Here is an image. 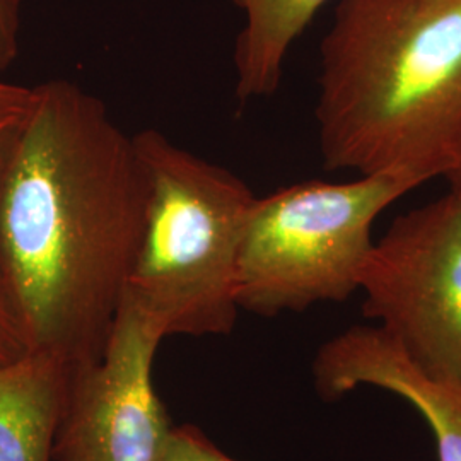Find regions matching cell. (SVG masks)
<instances>
[{
  "label": "cell",
  "instance_id": "ba28073f",
  "mask_svg": "<svg viewBox=\"0 0 461 461\" xmlns=\"http://www.w3.org/2000/svg\"><path fill=\"white\" fill-rule=\"evenodd\" d=\"M70 375L40 352L0 366V461H55Z\"/></svg>",
  "mask_w": 461,
  "mask_h": 461
},
{
  "label": "cell",
  "instance_id": "4fadbf2b",
  "mask_svg": "<svg viewBox=\"0 0 461 461\" xmlns=\"http://www.w3.org/2000/svg\"><path fill=\"white\" fill-rule=\"evenodd\" d=\"M28 352L21 325L0 284V366L14 363Z\"/></svg>",
  "mask_w": 461,
  "mask_h": 461
},
{
  "label": "cell",
  "instance_id": "9c48e42d",
  "mask_svg": "<svg viewBox=\"0 0 461 461\" xmlns=\"http://www.w3.org/2000/svg\"><path fill=\"white\" fill-rule=\"evenodd\" d=\"M245 13L234 45L236 99L272 96L279 89L287 53L330 0H230Z\"/></svg>",
  "mask_w": 461,
  "mask_h": 461
},
{
  "label": "cell",
  "instance_id": "3957f363",
  "mask_svg": "<svg viewBox=\"0 0 461 461\" xmlns=\"http://www.w3.org/2000/svg\"><path fill=\"white\" fill-rule=\"evenodd\" d=\"M148 182L142 241L123 301L165 337L230 335L238 267L257 195L230 169L159 131L133 133Z\"/></svg>",
  "mask_w": 461,
  "mask_h": 461
},
{
  "label": "cell",
  "instance_id": "6da1fadb",
  "mask_svg": "<svg viewBox=\"0 0 461 461\" xmlns=\"http://www.w3.org/2000/svg\"><path fill=\"white\" fill-rule=\"evenodd\" d=\"M133 135L79 84L34 86L0 186V284L30 352L76 369L98 361L146 224Z\"/></svg>",
  "mask_w": 461,
  "mask_h": 461
},
{
  "label": "cell",
  "instance_id": "7c38bea8",
  "mask_svg": "<svg viewBox=\"0 0 461 461\" xmlns=\"http://www.w3.org/2000/svg\"><path fill=\"white\" fill-rule=\"evenodd\" d=\"M23 0H0V76L16 62L21 47Z\"/></svg>",
  "mask_w": 461,
  "mask_h": 461
},
{
  "label": "cell",
  "instance_id": "277c9868",
  "mask_svg": "<svg viewBox=\"0 0 461 461\" xmlns=\"http://www.w3.org/2000/svg\"><path fill=\"white\" fill-rule=\"evenodd\" d=\"M422 185L403 175H366L294 183L257 197L240 253L241 312L301 313L359 293L376 219Z\"/></svg>",
  "mask_w": 461,
  "mask_h": 461
},
{
  "label": "cell",
  "instance_id": "8fae6325",
  "mask_svg": "<svg viewBox=\"0 0 461 461\" xmlns=\"http://www.w3.org/2000/svg\"><path fill=\"white\" fill-rule=\"evenodd\" d=\"M161 461H238L230 458L195 426H175Z\"/></svg>",
  "mask_w": 461,
  "mask_h": 461
},
{
  "label": "cell",
  "instance_id": "5b68a950",
  "mask_svg": "<svg viewBox=\"0 0 461 461\" xmlns=\"http://www.w3.org/2000/svg\"><path fill=\"white\" fill-rule=\"evenodd\" d=\"M363 313L424 376L461 393V190L398 215L364 265Z\"/></svg>",
  "mask_w": 461,
  "mask_h": 461
},
{
  "label": "cell",
  "instance_id": "8992f818",
  "mask_svg": "<svg viewBox=\"0 0 461 461\" xmlns=\"http://www.w3.org/2000/svg\"><path fill=\"white\" fill-rule=\"evenodd\" d=\"M166 337L122 301L98 361L70 375L55 461H161L173 422L152 381Z\"/></svg>",
  "mask_w": 461,
  "mask_h": 461
},
{
  "label": "cell",
  "instance_id": "5bb4252c",
  "mask_svg": "<svg viewBox=\"0 0 461 461\" xmlns=\"http://www.w3.org/2000/svg\"><path fill=\"white\" fill-rule=\"evenodd\" d=\"M446 180L449 183V188H453V190H461V163L458 165V167L451 173V175H447V176H446Z\"/></svg>",
  "mask_w": 461,
  "mask_h": 461
},
{
  "label": "cell",
  "instance_id": "52a82bcc",
  "mask_svg": "<svg viewBox=\"0 0 461 461\" xmlns=\"http://www.w3.org/2000/svg\"><path fill=\"white\" fill-rule=\"evenodd\" d=\"M316 393L335 402L361 386L412 405L430 429L439 461H461V393L413 367L378 325H352L318 348L312 364Z\"/></svg>",
  "mask_w": 461,
  "mask_h": 461
},
{
  "label": "cell",
  "instance_id": "30bf717a",
  "mask_svg": "<svg viewBox=\"0 0 461 461\" xmlns=\"http://www.w3.org/2000/svg\"><path fill=\"white\" fill-rule=\"evenodd\" d=\"M34 104V86L9 83L0 76V186L14 158Z\"/></svg>",
  "mask_w": 461,
  "mask_h": 461
},
{
  "label": "cell",
  "instance_id": "7a4b0ae2",
  "mask_svg": "<svg viewBox=\"0 0 461 461\" xmlns=\"http://www.w3.org/2000/svg\"><path fill=\"white\" fill-rule=\"evenodd\" d=\"M327 169L428 183L461 163V0H339L320 45Z\"/></svg>",
  "mask_w": 461,
  "mask_h": 461
}]
</instances>
